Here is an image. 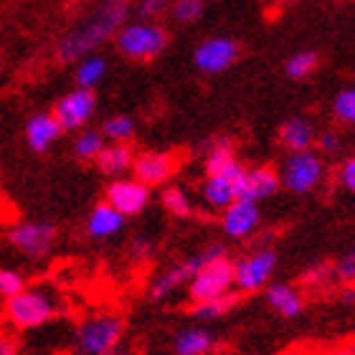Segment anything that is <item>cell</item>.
<instances>
[{"label": "cell", "instance_id": "4", "mask_svg": "<svg viewBox=\"0 0 355 355\" xmlns=\"http://www.w3.org/2000/svg\"><path fill=\"white\" fill-rule=\"evenodd\" d=\"M168 31L153 18L127 21L114 36L117 51L130 61H153L168 49Z\"/></svg>", "mask_w": 355, "mask_h": 355}, {"label": "cell", "instance_id": "43", "mask_svg": "<svg viewBox=\"0 0 355 355\" xmlns=\"http://www.w3.org/2000/svg\"><path fill=\"white\" fill-rule=\"evenodd\" d=\"M104 355H132V353H130V350H127V348H122V345H119V348L110 350V353H104Z\"/></svg>", "mask_w": 355, "mask_h": 355}, {"label": "cell", "instance_id": "18", "mask_svg": "<svg viewBox=\"0 0 355 355\" xmlns=\"http://www.w3.org/2000/svg\"><path fill=\"white\" fill-rule=\"evenodd\" d=\"M264 300L284 320H295L304 312V295L287 282H269L264 287Z\"/></svg>", "mask_w": 355, "mask_h": 355}, {"label": "cell", "instance_id": "20", "mask_svg": "<svg viewBox=\"0 0 355 355\" xmlns=\"http://www.w3.org/2000/svg\"><path fill=\"white\" fill-rule=\"evenodd\" d=\"M282 188L279 183V173L269 168V165H259V168H252L246 171L241 178V198H252L257 203L277 196Z\"/></svg>", "mask_w": 355, "mask_h": 355}, {"label": "cell", "instance_id": "8", "mask_svg": "<svg viewBox=\"0 0 355 355\" xmlns=\"http://www.w3.org/2000/svg\"><path fill=\"white\" fill-rule=\"evenodd\" d=\"M8 244L26 259L41 261L51 257L59 241V231L49 221H21L8 229Z\"/></svg>", "mask_w": 355, "mask_h": 355}, {"label": "cell", "instance_id": "25", "mask_svg": "<svg viewBox=\"0 0 355 355\" xmlns=\"http://www.w3.org/2000/svg\"><path fill=\"white\" fill-rule=\"evenodd\" d=\"M104 76H107V59L99 56V53H89V56L76 61V87L94 89Z\"/></svg>", "mask_w": 355, "mask_h": 355}, {"label": "cell", "instance_id": "11", "mask_svg": "<svg viewBox=\"0 0 355 355\" xmlns=\"http://www.w3.org/2000/svg\"><path fill=\"white\" fill-rule=\"evenodd\" d=\"M261 229V203L252 198H236L221 211V231L229 239H249Z\"/></svg>", "mask_w": 355, "mask_h": 355}, {"label": "cell", "instance_id": "6", "mask_svg": "<svg viewBox=\"0 0 355 355\" xmlns=\"http://www.w3.org/2000/svg\"><path fill=\"white\" fill-rule=\"evenodd\" d=\"M279 266V254L269 244H261L252 252L234 259V289L239 295H254L274 279Z\"/></svg>", "mask_w": 355, "mask_h": 355}, {"label": "cell", "instance_id": "27", "mask_svg": "<svg viewBox=\"0 0 355 355\" xmlns=\"http://www.w3.org/2000/svg\"><path fill=\"white\" fill-rule=\"evenodd\" d=\"M137 132V125L130 114H112L102 122V135L107 142H130Z\"/></svg>", "mask_w": 355, "mask_h": 355}, {"label": "cell", "instance_id": "22", "mask_svg": "<svg viewBox=\"0 0 355 355\" xmlns=\"http://www.w3.org/2000/svg\"><path fill=\"white\" fill-rule=\"evenodd\" d=\"M135 160V150L130 148V142H107L104 150L96 155V168L107 178H122L130 173Z\"/></svg>", "mask_w": 355, "mask_h": 355}, {"label": "cell", "instance_id": "35", "mask_svg": "<svg viewBox=\"0 0 355 355\" xmlns=\"http://www.w3.org/2000/svg\"><path fill=\"white\" fill-rule=\"evenodd\" d=\"M153 254H155V241L150 236H145V234L135 236L132 241H130V246H127V257L132 261H137V264L153 259Z\"/></svg>", "mask_w": 355, "mask_h": 355}, {"label": "cell", "instance_id": "42", "mask_svg": "<svg viewBox=\"0 0 355 355\" xmlns=\"http://www.w3.org/2000/svg\"><path fill=\"white\" fill-rule=\"evenodd\" d=\"M295 3H300V0H274V6H279V8H289V6H295Z\"/></svg>", "mask_w": 355, "mask_h": 355}, {"label": "cell", "instance_id": "26", "mask_svg": "<svg viewBox=\"0 0 355 355\" xmlns=\"http://www.w3.org/2000/svg\"><path fill=\"white\" fill-rule=\"evenodd\" d=\"M104 145H107V140H104L102 130H79V135L74 137V145H71V150H74V157L76 160H82V163H94L96 155L104 150Z\"/></svg>", "mask_w": 355, "mask_h": 355}, {"label": "cell", "instance_id": "44", "mask_svg": "<svg viewBox=\"0 0 355 355\" xmlns=\"http://www.w3.org/2000/svg\"><path fill=\"white\" fill-rule=\"evenodd\" d=\"M0 71H3V59H0Z\"/></svg>", "mask_w": 355, "mask_h": 355}, {"label": "cell", "instance_id": "24", "mask_svg": "<svg viewBox=\"0 0 355 355\" xmlns=\"http://www.w3.org/2000/svg\"><path fill=\"white\" fill-rule=\"evenodd\" d=\"M239 304V292L231 289L226 295L214 297V300H206V302H196L191 304V315L196 320H203V322H214V320L226 318L234 307Z\"/></svg>", "mask_w": 355, "mask_h": 355}, {"label": "cell", "instance_id": "37", "mask_svg": "<svg viewBox=\"0 0 355 355\" xmlns=\"http://www.w3.org/2000/svg\"><path fill=\"white\" fill-rule=\"evenodd\" d=\"M335 178H338L340 188H345L348 193H355V155H348L340 165H338Z\"/></svg>", "mask_w": 355, "mask_h": 355}, {"label": "cell", "instance_id": "41", "mask_svg": "<svg viewBox=\"0 0 355 355\" xmlns=\"http://www.w3.org/2000/svg\"><path fill=\"white\" fill-rule=\"evenodd\" d=\"M338 297H340L343 304H355V284H343Z\"/></svg>", "mask_w": 355, "mask_h": 355}, {"label": "cell", "instance_id": "5", "mask_svg": "<svg viewBox=\"0 0 355 355\" xmlns=\"http://www.w3.org/2000/svg\"><path fill=\"white\" fill-rule=\"evenodd\" d=\"M125 338V320L117 312H94L76 325L74 348L79 355H104L119 348Z\"/></svg>", "mask_w": 355, "mask_h": 355}, {"label": "cell", "instance_id": "15", "mask_svg": "<svg viewBox=\"0 0 355 355\" xmlns=\"http://www.w3.org/2000/svg\"><path fill=\"white\" fill-rule=\"evenodd\" d=\"M23 132H26V145L33 153H46L61 140L64 130H61L59 119L53 117V112H36L33 117H28Z\"/></svg>", "mask_w": 355, "mask_h": 355}, {"label": "cell", "instance_id": "29", "mask_svg": "<svg viewBox=\"0 0 355 355\" xmlns=\"http://www.w3.org/2000/svg\"><path fill=\"white\" fill-rule=\"evenodd\" d=\"M318 64H320V59H318V53L315 51H297L287 59L284 71H287L289 79L300 82V79H307V76L318 69Z\"/></svg>", "mask_w": 355, "mask_h": 355}, {"label": "cell", "instance_id": "38", "mask_svg": "<svg viewBox=\"0 0 355 355\" xmlns=\"http://www.w3.org/2000/svg\"><path fill=\"white\" fill-rule=\"evenodd\" d=\"M173 0H140L137 3V15L140 18H155V15L165 13L171 8Z\"/></svg>", "mask_w": 355, "mask_h": 355}, {"label": "cell", "instance_id": "32", "mask_svg": "<svg viewBox=\"0 0 355 355\" xmlns=\"http://www.w3.org/2000/svg\"><path fill=\"white\" fill-rule=\"evenodd\" d=\"M330 282H335L333 264H315L302 274V284L310 289H325Z\"/></svg>", "mask_w": 355, "mask_h": 355}, {"label": "cell", "instance_id": "9", "mask_svg": "<svg viewBox=\"0 0 355 355\" xmlns=\"http://www.w3.org/2000/svg\"><path fill=\"white\" fill-rule=\"evenodd\" d=\"M188 300L191 304L206 302L214 297H221L234 289V259L221 257V259L206 261L198 272L193 274V279L188 282Z\"/></svg>", "mask_w": 355, "mask_h": 355}, {"label": "cell", "instance_id": "1", "mask_svg": "<svg viewBox=\"0 0 355 355\" xmlns=\"http://www.w3.org/2000/svg\"><path fill=\"white\" fill-rule=\"evenodd\" d=\"M127 15H130V0H99L84 18H79L59 38L56 61L76 64L89 53H96L99 46L117 36V31L127 23Z\"/></svg>", "mask_w": 355, "mask_h": 355}, {"label": "cell", "instance_id": "36", "mask_svg": "<svg viewBox=\"0 0 355 355\" xmlns=\"http://www.w3.org/2000/svg\"><path fill=\"white\" fill-rule=\"evenodd\" d=\"M315 148H318L320 155H338L343 150V140L340 135L335 132V130H325V132L318 135V140H315Z\"/></svg>", "mask_w": 355, "mask_h": 355}, {"label": "cell", "instance_id": "2", "mask_svg": "<svg viewBox=\"0 0 355 355\" xmlns=\"http://www.w3.org/2000/svg\"><path fill=\"white\" fill-rule=\"evenodd\" d=\"M6 322L15 330H38L59 315L56 297L44 287H26L6 300Z\"/></svg>", "mask_w": 355, "mask_h": 355}, {"label": "cell", "instance_id": "28", "mask_svg": "<svg viewBox=\"0 0 355 355\" xmlns=\"http://www.w3.org/2000/svg\"><path fill=\"white\" fill-rule=\"evenodd\" d=\"M160 200H163L165 211L171 216H175V218H185V216L193 214V198L180 185H168L163 191V196H160Z\"/></svg>", "mask_w": 355, "mask_h": 355}, {"label": "cell", "instance_id": "3", "mask_svg": "<svg viewBox=\"0 0 355 355\" xmlns=\"http://www.w3.org/2000/svg\"><path fill=\"white\" fill-rule=\"evenodd\" d=\"M221 257H229V249L223 244H208L206 249L185 257V259L175 261V264L165 266L163 272L155 274V279L150 282L148 287V300L150 302H168L173 295H178V289L188 287V282L193 279V274L198 272L206 261L221 259Z\"/></svg>", "mask_w": 355, "mask_h": 355}, {"label": "cell", "instance_id": "14", "mask_svg": "<svg viewBox=\"0 0 355 355\" xmlns=\"http://www.w3.org/2000/svg\"><path fill=\"white\" fill-rule=\"evenodd\" d=\"M132 178H137L140 183H145L148 188L168 183L178 171V160L173 153L165 150H145V153H135L132 160Z\"/></svg>", "mask_w": 355, "mask_h": 355}, {"label": "cell", "instance_id": "30", "mask_svg": "<svg viewBox=\"0 0 355 355\" xmlns=\"http://www.w3.org/2000/svg\"><path fill=\"white\" fill-rule=\"evenodd\" d=\"M333 117L340 125H355V87L340 89L333 96Z\"/></svg>", "mask_w": 355, "mask_h": 355}, {"label": "cell", "instance_id": "34", "mask_svg": "<svg viewBox=\"0 0 355 355\" xmlns=\"http://www.w3.org/2000/svg\"><path fill=\"white\" fill-rule=\"evenodd\" d=\"M335 269V282H343V284H355V244L350 246L348 252L343 254L340 259L333 264Z\"/></svg>", "mask_w": 355, "mask_h": 355}, {"label": "cell", "instance_id": "33", "mask_svg": "<svg viewBox=\"0 0 355 355\" xmlns=\"http://www.w3.org/2000/svg\"><path fill=\"white\" fill-rule=\"evenodd\" d=\"M26 277L21 272H15V269H0V297L3 300H10L13 295H18L21 289H26Z\"/></svg>", "mask_w": 355, "mask_h": 355}, {"label": "cell", "instance_id": "19", "mask_svg": "<svg viewBox=\"0 0 355 355\" xmlns=\"http://www.w3.org/2000/svg\"><path fill=\"white\" fill-rule=\"evenodd\" d=\"M218 345H221L218 338L203 325H191L178 330L171 343L173 355H214Z\"/></svg>", "mask_w": 355, "mask_h": 355}, {"label": "cell", "instance_id": "10", "mask_svg": "<svg viewBox=\"0 0 355 355\" xmlns=\"http://www.w3.org/2000/svg\"><path fill=\"white\" fill-rule=\"evenodd\" d=\"M96 112V94L94 89L76 87L61 96L53 107V117L59 119L64 132H79L89 125V119Z\"/></svg>", "mask_w": 355, "mask_h": 355}, {"label": "cell", "instance_id": "16", "mask_svg": "<svg viewBox=\"0 0 355 355\" xmlns=\"http://www.w3.org/2000/svg\"><path fill=\"white\" fill-rule=\"evenodd\" d=\"M127 223V216H122L114 206H110L107 200L104 203H96L87 216V223H84V231H87L89 239L94 241H107V239L122 234Z\"/></svg>", "mask_w": 355, "mask_h": 355}, {"label": "cell", "instance_id": "23", "mask_svg": "<svg viewBox=\"0 0 355 355\" xmlns=\"http://www.w3.org/2000/svg\"><path fill=\"white\" fill-rule=\"evenodd\" d=\"M246 168L239 163L236 153L229 142H216L214 148L206 153V175H229V178H241Z\"/></svg>", "mask_w": 355, "mask_h": 355}, {"label": "cell", "instance_id": "40", "mask_svg": "<svg viewBox=\"0 0 355 355\" xmlns=\"http://www.w3.org/2000/svg\"><path fill=\"white\" fill-rule=\"evenodd\" d=\"M0 355H18V343L6 330H0Z\"/></svg>", "mask_w": 355, "mask_h": 355}, {"label": "cell", "instance_id": "13", "mask_svg": "<svg viewBox=\"0 0 355 355\" xmlns=\"http://www.w3.org/2000/svg\"><path fill=\"white\" fill-rule=\"evenodd\" d=\"M104 200L114 206L122 216H137L142 214L150 203V188L145 183H140L137 178H114L107 185Z\"/></svg>", "mask_w": 355, "mask_h": 355}, {"label": "cell", "instance_id": "39", "mask_svg": "<svg viewBox=\"0 0 355 355\" xmlns=\"http://www.w3.org/2000/svg\"><path fill=\"white\" fill-rule=\"evenodd\" d=\"M304 355H355V340L353 343H343V345H335V348L312 350V353H304Z\"/></svg>", "mask_w": 355, "mask_h": 355}, {"label": "cell", "instance_id": "17", "mask_svg": "<svg viewBox=\"0 0 355 355\" xmlns=\"http://www.w3.org/2000/svg\"><path fill=\"white\" fill-rule=\"evenodd\" d=\"M241 178L206 175V180L200 183V200L211 211H223V208L231 206L236 198H241Z\"/></svg>", "mask_w": 355, "mask_h": 355}, {"label": "cell", "instance_id": "12", "mask_svg": "<svg viewBox=\"0 0 355 355\" xmlns=\"http://www.w3.org/2000/svg\"><path fill=\"white\" fill-rule=\"evenodd\" d=\"M239 59V44L229 36H214L206 38L198 49L193 51V64L200 74H221L234 61Z\"/></svg>", "mask_w": 355, "mask_h": 355}, {"label": "cell", "instance_id": "21", "mask_svg": "<svg viewBox=\"0 0 355 355\" xmlns=\"http://www.w3.org/2000/svg\"><path fill=\"white\" fill-rule=\"evenodd\" d=\"M318 130L307 117H289L279 127V142L287 153H302V150L315 148Z\"/></svg>", "mask_w": 355, "mask_h": 355}, {"label": "cell", "instance_id": "7", "mask_svg": "<svg viewBox=\"0 0 355 355\" xmlns=\"http://www.w3.org/2000/svg\"><path fill=\"white\" fill-rule=\"evenodd\" d=\"M277 173H279V183L284 191L295 193V196H307L325 183V157H320V153L315 150L289 153Z\"/></svg>", "mask_w": 355, "mask_h": 355}, {"label": "cell", "instance_id": "31", "mask_svg": "<svg viewBox=\"0 0 355 355\" xmlns=\"http://www.w3.org/2000/svg\"><path fill=\"white\" fill-rule=\"evenodd\" d=\"M168 10L175 23H196L206 10V3L203 0H173Z\"/></svg>", "mask_w": 355, "mask_h": 355}]
</instances>
